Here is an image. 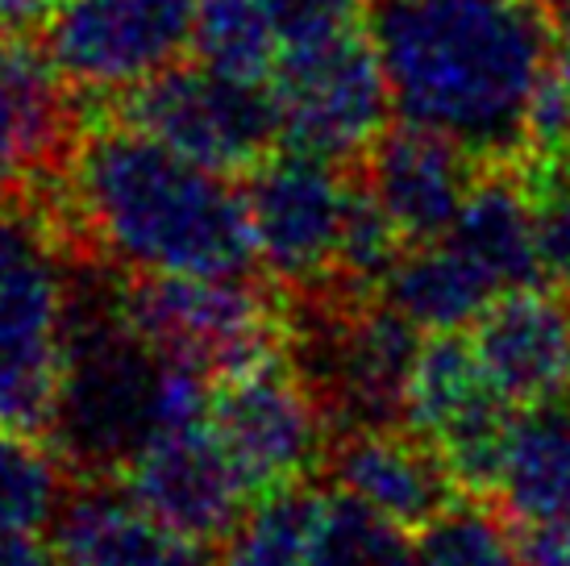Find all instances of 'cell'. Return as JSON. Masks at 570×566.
<instances>
[{"label":"cell","mask_w":570,"mask_h":566,"mask_svg":"<svg viewBox=\"0 0 570 566\" xmlns=\"http://www.w3.org/2000/svg\"><path fill=\"white\" fill-rule=\"evenodd\" d=\"M80 267L50 192L0 201V424L50 429Z\"/></svg>","instance_id":"4"},{"label":"cell","mask_w":570,"mask_h":566,"mask_svg":"<svg viewBox=\"0 0 570 566\" xmlns=\"http://www.w3.org/2000/svg\"><path fill=\"white\" fill-rule=\"evenodd\" d=\"M67 566H205V546L150 517L117 479H88L55 520Z\"/></svg>","instance_id":"19"},{"label":"cell","mask_w":570,"mask_h":566,"mask_svg":"<svg viewBox=\"0 0 570 566\" xmlns=\"http://www.w3.org/2000/svg\"><path fill=\"white\" fill-rule=\"evenodd\" d=\"M271 88L284 113V142L346 167L363 163L396 113L371 26L321 47L284 50Z\"/></svg>","instance_id":"10"},{"label":"cell","mask_w":570,"mask_h":566,"mask_svg":"<svg viewBox=\"0 0 570 566\" xmlns=\"http://www.w3.org/2000/svg\"><path fill=\"white\" fill-rule=\"evenodd\" d=\"M412 566H529L512 541L508 520L500 508L479 500L445 504L438 517L421 525V537L412 541Z\"/></svg>","instance_id":"26"},{"label":"cell","mask_w":570,"mask_h":566,"mask_svg":"<svg viewBox=\"0 0 570 566\" xmlns=\"http://www.w3.org/2000/svg\"><path fill=\"white\" fill-rule=\"evenodd\" d=\"M358 167L366 188L375 192V201L396 221L409 246L450 234L475 179L483 175V163L462 146L409 121L383 129Z\"/></svg>","instance_id":"16"},{"label":"cell","mask_w":570,"mask_h":566,"mask_svg":"<svg viewBox=\"0 0 570 566\" xmlns=\"http://www.w3.org/2000/svg\"><path fill=\"white\" fill-rule=\"evenodd\" d=\"M284 42L267 0H200L191 26V59L234 79L271 84Z\"/></svg>","instance_id":"23"},{"label":"cell","mask_w":570,"mask_h":566,"mask_svg":"<svg viewBox=\"0 0 570 566\" xmlns=\"http://www.w3.org/2000/svg\"><path fill=\"white\" fill-rule=\"evenodd\" d=\"M200 0H63L42 30L50 64L76 92L112 96L191 50Z\"/></svg>","instance_id":"12"},{"label":"cell","mask_w":570,"mask_h":566,"mask_svg":"<svg viewBox=\"0 0 570 566\" xmlns=\"http://www.w3.org/2000/svg\"><path fill=\"white\" fill-rule=\"evenodd\" d=\"M121 300L155 347L208 379L284 350L292 330L254 275H126Z\"/></svg>","instance_id":"9"},{"label":"cell","mask_w":570,"mask_h":566,"mask_svg":"<svg viewBox=\"0 0 570 566\" xmlns=\"http://www.w3.org/2000/svg\"><path fill=\"white\" fill-rule=\"evenodd\" d=\"M442 237H450L479 271H488L500 292L550 287L546 263H541L533 205H529L512 163L508 167H483L459 221Z\"/></svg>","instance_id":"20"},{"label":"cell","mask_w":570,"mask_h":566,"mask_svg":"<svg viewBox=\"0 0 570 566\" xmlns=\"http://www.w3.org/2000/svg\"><path fill=\"white\" fill-rule=\"evenodd\" d=\"M400 121L442 134L483 167L529 146V117L554 64L546 0H366Z\"/></svg>","instance_id":"2"},{"label":"cell","mask_w":570,"mask_h":566,"mask_svg":"<svg viewBox=\"0 0 570 566\" xmlns=\"http://www.w3.org/2000/svg\"><path fill=\"white\" fill-rule=\"evenodd\" d=\"M325 467L333 475V488L358 496L404 529L429 525L459 491V479L450 475L438 446L421 438L412 424L342 429V438L330 446Z\"/></svg>","instance_id":"18"},{"label":"cell","mask_w":570,"mask_h":566,"mask_svg":"<svg viewBox=\"0 0 570 566\" xmlns=\"http://www.w3.org/2000/svg\"><path fill=\"white\" fill-rule=\"evenodd\" d=\"M358 167L279 142L246 175L254 254L292 296H325L337 280Z\"/></svg>","instance_id":"7"},{"label":"cell","mask_w":570,"mask_h":566,"mask_svg":"<svg viewBox=\"0 0 570 566\" xmlns=\"http://www.w3.org/2000/svg\"><path fill=\"white\" fill-rule=\"evenodd\" d=\"M213 379L146 338L121 300V280L83 258L50 441L88 479H117L146 441L208 417Z\"/></svg>","instance_id":"3"},{"label":"cell","mask_w":570,"mask_h":566,"mask_svg":"<svg viewBox=\"0 0 570 566\" xmlns=\"http://www.w3.org/2000/svg\"><path fill=\"white\" fill-rule=\"evenodd\" d=\"M517 409L495 392L466 330L429 333L409 383L404 421L438 446L459 488L491 496Z\"/></svg>","instance_id":"11"},{"label":"cell","mask_w":570,"mask_h":566,"mask_svg":"<svg viewBox=\"0 0 570 566\" xmlns=\"http://www.w3.org/2000/svg\"><path fill=\"white\" fill-rule=\"evenodd\" d=\"M308 566H412V541L404 525L333 488L321 496Z\"/></svg>","instance_id":"25"},{"label":"cell","mask_w":570,"mask_h":566,"mask_svg":"<svg viewBox=\"0 0 570 566\" xmlns=\"http://www.w3.org/2000/svg\"><path fill=\"white\" fill-rule=\"evenodd\" d=\"M550 71H554L558 88H562V96H567V105H570V13L558 17V33H554V64H550Z\"/></svg>","instance_id":"31"},{"label":"cell","mask_w":570,"mask_h":566,"mask_svg":"<svg viewBox=\"0 0 570 566\" xmlns=\"http://www.w3.org/2000/svg\"><path fill=\"white\" fill-rule=\"evenodd\" d=\"M546 4H550V9H554L558 17H562V13H570V0H546Z\"/></svg>","instance_id":"32"},{"label":"cell","mask_w":570,"mask_h":566,"mask_svg":"<svg viewBox=\"0 0 570 566\" xmlns=\"http://www.w3.org/2000/svg\"><path fill=\"white\" fill-rule=\"evenodd\" d=\"M208 424L254 500L308 484V475L330 462L333 417L304 367L284 350L213 379Z\"/></svg>","instance_id":"6"},{"label":"cell","mask_w":570,"mask_h":566,"mask_svg":"<svg viewBox=\"0 0 570 566\" xmlns=\"http://www.w3.org/2000/svg\"><path fill=\"white\" fill-rule=\"evenodd\" d=\"M100 109L225 175H250L284 142L271 84L222 76L200 59H179L134 88L100 96Z\"/></svg>","instance_id":"5"},{"label":"cell","mask_w":570,"mask_h":566,"mask_svg":"<svg viewBox=\"0 0 570 566\" xmlns=\"http://www.w3.org/2000/svg\"><path fill=\"white\" fill-rule=\"evenodd\" d=\"M491 500L529 566H570V392L517 409Z\"/></svg>","instance_id":"15"},{"label":"cell","mask_w":570,"mask_h":566,"mask_svg":"<svg viewBox=\"0 0 570 566\" xmlns=\"http://www.w3.org/2000/svg\"><path fill=\"white\" fill-rule=\"evenodd\" d=\"M466 338L512 409L570 392V300L550 287L504 292Z\"/></svg>","instance_id":"17"},{"label":"cell","mask_w":570,"mask_h":566,"mask_svg":"<svg viewBox=\"0 0 570 566\" xmlns=\"http://www.w3.org/2000/svg\"><path fill=\"white\" fill-rule=\"evenodd\" d=\"M55 9H59V0H0V26L13 33L42 38Z\"/></svg>","instance_id":"29"},{"label":"cell","mask_w":570,"mask_h":566,"mask_svg":"<svg viewBox=\"0 0 570 566\" xmlns=\"http://www.w3.org/2000/svg\"><path fill=\"white\" fill-rule=\"evenodd\" d=\"M301 304L308 313V362L301 367L333 424L363 429L404 421L425 330L380 296H301Z\"/></svg>","instance_id":"8"},{"label":"cell","mask_w":570,"mask_h":566,"mask_svg":"<svg viewBox=\"0 0 570 566\" xmlns=\"http://www.w3.org/2000/svg\"><path fill=\"white\" fill-rule=\"evenodd\" d=\"M50 201L83 258L117 275H254L246 188L83 105Z\"/></svg>","instance_id":"1"},{"label":"cell","mask_w":570,"mask_h":566,"mask_svg":"<svg viewBox=\"0 0 570 566\" xmlns=\"http://www.w3.org/2000/svg\"><path fill=\"white\" fill-rule=\"evenodd\" d=\"M284 50H308L366 26V0H267Z\"/></svg>","instance_id":"28"},{"label":"cell","mask_w":570,"mask_h":566,"mask_svg":"<svg viewBox=\"0 0 570 566\" xmlns=\"http://www.w3.org/2000/svg\"><path fill=\"white\" fill-rule=\"evenodd\" d=\"M512 172L533 205L546 280L570 296V142L524 150Z\"/></svg>","instance_id":"27"},{"label":"cell","mask_w":570,"mask_h":566,"mask_svg":"<svg viewBox=\"0 0 570 566\" xmlns=\"http://www.w3.org/2000/svg\"><path fill=\"white\" fill-rule=\"evenodd\" d=\"M504 296L488 271H479L450 237L404 246L387 271L380 300L409 316L425 333L471 330L495 300Z\"/></svg>","instance_id":"21"},{"label":"cell","mask_w":570,"mask_h":566,"mask_svg":"<svg viewBox=\"0 0 570 566\" xmlns=\"http://www.w3.org/2000/svg\"><path fill=\"white\" fill-rule=\"evenodd\" d=\"M71 458L33 429L0 424V541L38 537L71 500Z\"/></svg>","instance_id":"22"},{"label":"cell","mask_w":570,"mask_h":566,"mask_svg":"<svg viewBox=\"0 0 570 566\" xmlns=\"http://www.w3.org/2000/svg\"><path fill=\"white\" fill-rule=\"evenodd\" d=\"M0 566H67L55 541L42 537H9L0 541Z\"/></svg>","instance_id":"30"},{"label":"cell","mask_w":570,"mask_h":566,"mask_svg":"<svg viewBox=\"0 0 570 566\" xmlns=\"http://www.w3.org/2000/svg\"><path fill=\"white\" fill-rule=\"evenodd\" d=\"M80 126L83 105L42 38L0 26V201L55 188Z\"/></svg>","instance_id":"14"},{"label":"cell","mask_w":570,"mask_h":566,"mask_svg":"<svg viewBox=\"0 0 570 566\" xmlns=\"http://www.w3.org/2000/svg\"><path fill=\"white\" fill-rule=\"evenodd\" d=\"M117 484L196 546H222L254 500L208 417L155 433L121 467Z\"/></svg>","instance_id":"13"},{"label":"cell","mask_w":570,"mask_h":566,"mask_svg":"<svg viewBox=\"0 0 570 566\" xmlns=\"http://www.w3.org/2000/svg\"><path fill=\"white\" fill-rule=\"evenodd\" d=\"M321 496L308 484L258 496L222 541V566H308Z\"/></svg>","instance_id":"24"}]
</instances>
